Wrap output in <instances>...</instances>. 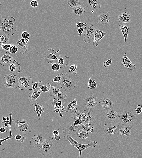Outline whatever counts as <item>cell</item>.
<instances>
[{
	"instance_id": "cell-6",
	"label": "cell",
	"mask_w": 142,
	"mask_h": 158,
	"mask_svg": "<svg viewBox=\"0 0 142 158\" xmlns=\"http://www.w3.org/2000/svg\"><path fill=\"white\" fill-rule=\"evenodd\" d=\"M50 96H54L58 98L65 100L67 97L66 90L61 85L60 83H54L51 81L50 83Z\"/></svg>"
},
{
	"instance_id": "cell-3",
	"label": "cell",
	"mask_w": 142,
	"mask_h": 158,
	"mask_svg": "<svg viewBox=\"0 0 142 158\" xmlns=\"http://www.w3.org/2000/svg\"><path fill=\"white\" fill-rule=\"evenodd\" d=\"M92 110L89 108H86L83 111H78L75 108L72 111V116L71 118L74 121L77 119H80L82 122V124L92 121H95L96 119L92 114Z\"/></svg>"
},
{
	"instance_id": "cell-59",
	"label": "cell",
	"mask_w": 142,
	"mask_h": 158,
	"mask_svg": "<svg viewBox=\"0 0 142 158\" xmlns=\"http://www.w3.org/2000/svg\"><path fill=\"white\" fill-rule=\"evenodd\" d=\"M2 126L5 128H7L9 127V125H8L5 122V121H3L2 122Z\"/></svg>"
},
{
	"instance_id": "cell-12",
	"label": "cell",
	"mask_w": 142,
	"mask_h": 158,
	"mask_svg": "<svg viewBox=\"0 0 142 158\" xmlns=\"http://www.w3.org/2000/svg\"><path fill=\"white\" fill-rule=\"evenodd\" d=\"M62 87L66 91H74L76 86L75 82L70 78L69 75L67 73L63 75V77L60 82Z\"/></svg>"
},
{
	"instance_id": "cell-21",
	"label": "cell",
	"mask_w": 142,
	"mask_h": 158,
	"mask_svg": "<svg viewBox=\"0 0 142 158\" xmlns=\"http://www.w3.org/2000/svg\"><path fill=\"white\" fill-rule=\"evenodd\" d=\"M121 62L122 65L124 67L131 71L135 68V65L132 63L130 60L127 57L126 53L124 54L122 57Z\"/></svg>"
},
{
	"instance_id": "cell-22",
	"label": "cell",
	"mask_w": 142,
	"mask_h": 158,
	"mask_svg": "<svg viewBox=\"0 0 142 158\" xmlns=\"http://www.w3.org/2000/svg\"><path fill=\"white\" fill-rule=\"evenodd\" d=\"M14 60V58L10 55V53L6 52L0 60V64L3 66H9Z\"/></svg>"
},
{
	"instance_id": "cell-48",
	"label": "cell",
	"mask_w": 142,
	"mask_h": 158,
	"mask_svg": "<svg viewBox=\"0 0 142 158\" xmlns=\"http://www.w3.org/2000/svg\"><path fill=\"white\" fill-rule=\"evenodd\" d=\"M136 113L139 115L142 112V105H139L135 108Z\"/></svg>"
},
{
	"instance_id": "cell-36",
	"label": "cell",
	"mask_w": 142,
	"mask_h": 158,
	"mask_svg": "<svg viewBox=\"0 0 142 158\" xmlns=\"http://www.w3.org/2000/svg\"><path fill=\"white\" fill-rule=\"evenodd\" d=\"M86 10V8L82 7L80 5L73 8L72 12L75 15L81 16L85 12Z\"/></svg>"
},
{
	"instance_id": "cell-52",
	"label": "cell",
	"mask_w": 142,
	"mask_h": 158,
	"mask_svg": "<svg viewBox=\"0 0 142 158\" xmlns=\"http://www.w3.org/2000/svg\"><path fill=\"white\" fill-rule=\"evenodd\" d=\"M30 4L32 7L36 8L38 6V3L36 0H32L30 2Z\"/></svg>"
},
{
	"instance_id": "cell-45",
	"label": "cell",
	"mask_w": 142,
	"mask_h": 158,
	"mask_svg": "<svg viewBox=\"0 0 142 158\" xmlns=\"http://www.w3.org/2000/svg\"><path fill=\"white\" fill-rule=\"evenodd\" d=\"M18 51V48L14 45H11L9 51L10 53L12 54H16L17 53Z\"/></svg>"
},
{
	"instance_id": "cell-43",
	"label": "cell",
	"mask_w": 142,
	"mask_h": 158,
	"mask_svg": "<svg viewBox=\"0 0 142 158\" xmlns=\"http://www.w3.org/2000/svg\"><path fill=\"white\" fill-rule=\"evenodd\" d=\"M60 99H61L54 96H51L50 97V101L53 107H54L56 103Z\"/></svg>"
},
{
	"instance_id": "cell-46",
	"label": "cell",
	"mask_w": 142,
	"mask_h": 158,
	"mask_svg": "<svg viewBox=\"0 0 142 158\" xmlns=\"http://www.w3.org/2000/svg\"><path fill=\"white\" fill-rule=\"evenodd\" d=\"M61 68L60 66L57 63H53L51 66V68L54 72H58Z\"/></svg>"
},
{
	"instance_id": "cell-20",
	"label": "cell",
	"mask_w": 142,
	"mask_h": 158,
	"mask_svg": "<svg viewBox=\"0 0 142 158\" xmlns=\"http://www.w3.org/2000/svg\"><path fill=\"white\" fill-rule=\"evenodd\" d=\"M45 139L40 134L34 135L30 141V145L33 147H39Z\"/></svg>"
},
{
	"instance_id": "cell-27",
	"label": "cell",
	"mask_w": 142,
	"mask_h": 158,
	"mask_svg": "<svg viewBox=\"0 0 142 158\" xmlns=\"http://www.w3.org/2000/svg\"><path fill=\"white\" fill-rule=\"evenodd\" d=\"M119 114L115 111L109 110H105L103 115L106 119L113 121L119 118Z\"/></svg>"
},
{
	"instance_id": "cell-61",
	"label": "cell",
	"mask_w": 142,
	"mask_h": 158,
	"mask_svg": "<svg viewBox=\"0 0 142 158\" xmlns=\"http://www.w3.org/2000/svg\"><path fill=\"white\" fill-rule=\"evenodd\" d=\"M2 120L3 121H7V118H6V117H3L2 118Z\"/></svg>"
},
{
	"instance_id": "cell-39",
	"label": "cell",
	"mask_w": 142,
	"mask_h": 158,
	"mask_svg": "<svg viewBox=\"0 0 142 158\" xmlns=\"http://www.w3.org/2000/svg\"><path fill=\"white\" fill-rule=\"evenodd\" d=\"M67 2L69 5L72 8L80 5L79 0H67Z\"/></svg>"
},
{
	"instance_id": "cell-32",
	"label": "cell",
	"mask_w": 142,
	"mask_h": 158,
	"mask_svg": "<svg viewBox=\"0 0 142 158\" xmlns=\"http://www.w3.org/2000/svg\"><path fill=\"white\" fill-rule=\"evenodd\" d=\"M119 20L122 23H129L131 21V15L126 12L123 13L119 15Z\"/></svg>"
},
{
	"instance_id": "cell-23",
	"label": "cell",
	"mask_w": 142,
	"mask_h": 158,
	"mask_svg": "<svg viewBox=\"0 0 142 158\" xmlns=\"http://www.w3.org/2000/svg\"><path fill=\"white\" fill-rule=\"evenodd\" d=\"M97 21L101 24H107L110 22V16L107 12H103L100 13L97 16Z\"/></svg>"
},
{
	"instance_id": "cell-25",
	"label": "cell",
	"mask_w": 142,
	"mask_h": 158,
	"mask_svg": "<svg viewBox=\"0 0 142 158\" xmlns=\"http://www.w3.org/2000/svg\"><path fill=\"white\" fill-rule=\"evenodd\" d=\"M70 60V58L69 57L61 54L58 57L57 63L60 65L61 68H65L69 65Z\"/></svg>"
},
{
	"instance_id": "cell-5",
	"label": "cell",
	"mask_w": 142,
	"mask_h": 158,
	"mask_svg": "<svg viewBox=\"0 0 142 158\" xmlns=\"http://www.w3.org/2000/svg\"><path fill=\"white\" fill-rule=\"evenodd\" d=\"M13 126L16 133L22 135H27L32 131L30 124L26 120H17L13 122Z\"/></svg>"
},
{
	"instance_id": "cell-38",
	"label": "cell",
	"mask_w": 142,
	"mask_h": 158,
	"mask_svg": "<svg viewBox=\"0 0 142 158\" xmlns=\"http://www.w3.org/2000/svg\"><path fill=\"white\" fill-rule=\"evenodd\" d=\"M88 88L91 90H95L97 88V85L95 80H93L90 77H89V80L88 83Z\"/></svg>"
},
{
	"instance_id": "cell-13",
	"label": "cell",
	"mask_w": 142,
	"mask_h": 158,
	"mask_svg": "<svg viewBox=\"0 0 142 158\" xmlns=\"http://www.w3.org/2000/svg\"><path fill=\"white\" fill-rule=\"evenodd\" d=\"M33 84L32 79L29 76L20 77L19 78L18 88L20 90L26 91L32 89Z\"/></svg>"
},
{
	"instance_id": "cell-51",
	"label": "cell",
	"mask_w": 142,
	"mask_h": 158,
	"mask_svg": "<svg viewBox=\"0 0 142 158\" xmlns=\"http://www.w3.org/2000/svg\"><path fill=\"white\" fill-rule=\"evenodd\" d=\"M112 63L111 60L109 59L103 63V66L107 68L111 65Z\"/></svg>"
},
{
	"instance_id": "cell-42",
	"label": "cell",
	"mask_w": 142,
	"mask_h": 158,
	"mask_svg": "<svg viewBox=\"0 0 142 158\" xmlns=\"http://www.w3.org/2000/svg\"><path fill=\"white\" fill-rule=\"evenodd\" d=\"M65 103L64 100L61 99L60 100L58 101L55 104L54 106V108H57L61 109L63 111L64 109V106L63 104Z\"/></svg>"
},
{
	"instance_id": "cell-2",
	"label": "cell",
	"mask_w": 142,
	"mask_h": 158,
	"mask_svg": "<svg viewBox=\"0 0 142 158\" xmlns=\"http://www.w3.org/2000/svg\"><path fill=\"white\" fill-rule=\"evenodd\" d=\"M62 132L64 136V140L66 141L69 142L71 145L77 149L79 152V156L82 155V151L89 148H94L96 147L98 143L96 141H93L89 144H83L73 139L68 133L67 128H62Z\"/></svg>"
},
{
	"instance_id": "cell-40",
	"label": "cell",
	"mask_w": 142,
	"mask_h": 158,
	"mask_svg": "<svg viewBox=\"0 0 142 158\" xmlns=\"http://www.w3.org/2000/svg\"><path fill=\"white\" fill-rule=\"evenodd\" d=\"M13 136V139H15L17 142L23 143L24 142V140L26 139V137L24 135H21V134H18L16 136Z\"/></svg>"
},
{
	"instance_id": "cell-11",
	"label": "cell",
	"mask_w": 142,
	"mask_h": 158,
	"mask_svg": "<svg viewBox=\"0 0 142 158\" xmlns=\"http://www.w3.org/2000/svg\"><path fill=\"white\" fill-rule=\"evenodd\" d=\"M121 125L120 122L112 121L105 125L103 130L106 134L109 135H113L118 133Z\"/></svg>"
},
{
	"instance_id": "cell-8",
	"label": "cell",
	"mask_w": 142,
	"mask_h": 158,
	"mask_svg": "<svg viewBox=\"0 0 142 158\" xmlns=\"http://www.w3.org/2000/svg\"><path fill=\"white\" fill-rule=\"evenodd\" d=\"M5 86L8 88L16 89L19 86V78L14 73L10 72L2 79Z\"/></svg>"
},
{
	"instance_id": "cell-37",
	"label": "cell",
	"mask_w": 142,
	"mask_h": 158,
	"mask_svg": "<svg viewBox=\"0 0 142 158\" xmlns=\"http://www.w3.org/2000/svg\"><path fill=\"white\" fill-rule=\"evenodd\" d=\"M10 37L2 32H0V45L1 47L5 44H8Z\"/></svg>"
},
{
	"instance_id": "cell-47",
	"label": "cell",
	"mask_w": 142,
	"mask_h": 158,
	"mask_svg": "<svg viewBox=\"0 0 142 158\" xmlns=\"http://www.w3.org/2000/svg\"><path fill=\"white\" fill-rule=\"evenodd\" d=\"M32 88L29 89L30 91H33L35 92H37L39 91L40 89L37 82H35L32 85Z\"/></svg>"
},
{
	"instance_id": "cell-55",
	"label": "cell",
	"mask_w": 142,
	"mask_h": 158,
	"mask_svg": "<svg viewBox=\"0 0 142 158\" xmlns=\"http://www.w3.org/2000/svg\"><path fill=\"white\" fill-rule=\"evenodd\" d=\"M74 124L77 126H78L82 124V121L79 119H77L74 121Z\"/></svg>"
},
{
	"instance_id": "cell-31",
	"label": "cell",
	"mask_w": 142,
	"mask_h": 158,
	"mask_svg": "<svg viewBox=\"0 0 142 158\" xmlns=\"http://www.w3.org/2000/svg\"><path fill=\"white\" fill-rule=\"evenodd\" d=\"M123 23L119 21V26L124 37L125 42L126 43L130 27L124 24Z\"/></svg>"
},
{
	"instance_id": "cell-19",
	"label": "cell",
	"mask_w": 142,
	"mask_h": 158,
	"mask_svg": "<svg viewBox=\"0 0 142 158\" xmlns=\"http://www.w3.org/2000/svg\"><path fill=\"white\" fill-rule=\"evenodd\" d=\"M99 103L105 110H111L115 106L113 102L109 98L106 97L102 99Z\"/></svg>"
},
{
	"instance_id": "cell-44",
	"label": "cell",
	"mask_w": 142,
	"mask_h": 158,
	"mask_svg": "<svg viewBox=\"0 0 142 158\" xmlns=\"http://www.w3.org/2000/svg\"><path fill=\"white\" fill-rule=\"evenodd\" d=\"M63 75L62 73L58 74V75L53 79L51 81L54 83H60L63 78Z\"/></svg>"
},
{
	"instance_id": "cell-7",
	"label": "cell",
	"mask_w": 142,
	"mask_h": 158,
	"mask_svg": "<svg viewBox=\"0 0 142 158\" xmlns=\"http://www.w3.org/2000/svg\"><path fill=\"white\" fill-rule=\"evenodd\" d=\"M136 114L130 111H125L120 113L119 116L120 122L122 125L132 126L134 122Z\"/></svg>"
},
{
	"instance_id": "cell-17",
	"label": "cell",
	"mask_w": 142,
	"mask_h": 158,
	"mask_svg": "<svg viewBox=\"0 0 142 158\" xmlns=\"http://www.w3.org/2000/svg\"><path fill=\"white\" fill-rule=\"evenodd\" d=\"M99 103V98L92 95H88L85 99L86 106L88 108L92 109L95 108Z\"/></svg>"
},
{
	"instance_id": "cell-28",
	"label": "cell",
	"mask_w": 142,
	"mask_h": 158,
	"mask_svg": "<svg viewBox=\"0 0 142 158\" xmlns=\"http://www.w3.org/2000/svg\"><path fill=\"white\" fill-rule=\"evenodd\" d=\"M33 106H34V110L35 112L37 113V119L39 120H40L41 116L42 113L45 112V109L43 105L37 102L32 104Z\"/></svg>"
},
{
	"instance_id": "cell-16",
	"label": "cell",
	"mask_w": 142,
	"mask_h": 158,
	"mask_svg": "<svg viewBox=\"0 0 142 158\" xmlns=\"http://www.w3.org/2000/svg\"><path fill=\"white\" fill-rule=\"evenodd\" d=\"M96 30V28L92 24L87 28L83 38L84 41L86 44L91 43L94 36Z\"/></svg>"
},
{
	"instance_id": "cell-60",
	"label": "cell",
	"mask_w": 142,
	"mask_h": 158,
	"mask_svg": "<svg viewBox=\"0 0 142 158\" xmlns=\"http://www.w3.org/2000/svg\"><path fill=\"white\" fill-rule=\"evenodd\" d=\"M55 139L56 140H60L61 139V136L60 135L55 137Z\"/></svg>"
},
{
	"instance_id": "cell-35",
	"label": "cell",
	"mask_w": 142,
	"mask_h": 158,
	"mask_svg": "<svg viewBox=\"0 0 142 158\" xmlns=\"http://www.w3.org/2000/svg\"><path fill=\"white\" fill-rule=\"evenodd\" d=\"M77 102L76 98H75L73 101L69 102L67 107L64 110L65 112H68L74 110L76 107Z\"/></svg>"
},
{
	"instance_id": "cell-54",
	"label": "cell",
	"mask_w": 142,
	"mask_h": 158,
	"mask_svg": "<svg viewBox=\"0 0 142 158\" xmlns=\"http://www.w3.org/2000/svg\"><path fill=\"white\" fill-rule=\"evenodd\" d=\"M76 25L77 27L78 28H79L84 26L86 27L87 26V23H84L81 22H79L77 23Z\"/></svg>"
},
{
	"instance_id": "cell-4",
	"label": "cell",
	"mask_w": 142,
	"mask_h": 158,
	"mask_svg": "<svg viewBox=\"0 0 142 158\" xmlns=\"http://www.w3.org/2000/svg\"><path fill=\"white\" fill-rule=\"evenodd\" d=\"M53 139L52 137L46 138L44 142L39 146V149L41 151L40 155L48 156L56 153V144Z\"/></svg>"
},
{
	"instance_id": "cell-62",
	"label": "cell",
	"mask_w": 142,
	"mask_h": 158,
	"mask_svg": "<svg viewBox=\"0 0 142 158\" xmlns=\"http://www.w3.org/2000/svg\"><path fill=\"white\" fill-rule=\"evenodd\" d=\"M6 118H7V121H10V117L8 116H6Z\"/></svg>"
},
{
	"instance_id": "cell-34",
	"label": "cell",
	"mask_w": 142,
	"mask_h": 158,
	"mask_svg": "<svg viewBox=\"0 0 142 158\" xmlns=\"http://www.w3.org/2000/svg\"><path fill=\"white\" fill-rule=\"evenodd\" d=\"M66 127L68 133L71 136L73 135L78 129L77 126L75 125L74 122L69 123L67 125Z\"/></svg>"
},
{
	"instance_id": "cell-15",
	"label": "cell",
	"mask_w": 142,
	"mask_h": 158,
	"mask_svg": "<svg viewBox=\"0 0 142 158\" xmlns=\"http://www.w3.org/2000/svg\"><path fill=\"white\" fill-rule=\"evenodd\" d=\"M60 51V49L56 51L52 49H48L46 51L45 55L43 56L44 61L50 64L52 63L56 60L58 61L59 56L56 53L59 52Z\"/></svg>"
},
{
	"instance_id": "cell-30",
	"label": "cell",
	"mask_w": 142,
	"mask_h": 158,
	"mask_svg": "<svg viewBox=\"0 0 142 158\" xmlns=\"http://www.w3.org/2000/svg\"><path fill=\"white\" fill-rule=\"evenodd\" d=\"M41 93V91L40 90L37 92H35L33 91L32 92H30L28 98L29 102L32 104L37 102V99L40 96Z\"/></svg>"
},
{
	"instance_id": "cell-57",
	"label": "cell",
	"mask_w": 142,
	"mask_h": 158,
	"mask_svg": "<svg viewBox=\"0 0 142 158\" xmlns=\"http://www.w3.org/2000/svg\"><path fill=\"white\" fill-rule=\"evenodd\" d=\"M52 133H53V136H54V137L57 136L59 135V132L56 130H54V131H53L52 132Z\"/></svg>"
},
{
	"instance_id": "cell-26",
	"label": "cell",
	"mask_w": 142,
	"mask_h": 158,
	"mask_svg": "<svg viewBox=\"0 0 142 158\" xmlns=\"http://www.w3.org/2000/svg\"><path fill=\"white\" fill-rule=\"evenodd\" d=\"M86 4L90 9L96 10L101 7L100 0H86Z\"/></svg>"
},
{
	"instance_id": "cell-50",
	"label": "cell",
	"mask_w": 142,
	"mask_h": 158,
	"mask_svg": "<svg viewBox=\"0 0 142 158\" xmlns=\"http://www.w3.org/2000/svg\"><path fill=\"white\" fill-rule=\"evenodd\" d=\"M86 28H87L86 26L78 28L77 30L78 36H82V34L84 32V31L86 30Z\"/></svg>"
},
{
	"instance_id": "cell-49",
	"label": "cell",
	"mask_w": 142,
	"mask_h": 158,
	"mask_svg": "<svg viewBox=\"0 0 142 158\" xmlns=\"http://www.w3.org/2000/svg\"><path fill=\"white\" fill-rule=\"evenodd\" d=\"M22 38L26 39H29V34L27 31H23L21 34Z\"/></svg>"
},
{
	"instance_id": "cell-1",
	"label": "cell",
	"mask_w": 142,
	"mask_h": 158,
	"mask_svg": "<svg viewBox=\"0 0 142 158\" xmlns=\"http://www.w3.org/2000/svg\"><path fill=\"white\" fill-rule=\"evenodd\" d=\"M17 25L13 17L3 16L1 20V31L13 36L17 31Z\"/></svg>"
},
{
	"instance_id": "cell-63",
	"label": "cell",
	"mask_w": 142,
	"mask_h": 158,
	"mask_svg": "<svg viewBox=\"0 0 142 158\" xmlns=\"http://www.w3.org/2000/svg\"><path fill=\"white\" fill-rule=\"evenodd\" d=\"M5 122L8 125H9L10 124V122L9 121H5Z\"/></svg>"
},
{
	"instance_id": "cell-41",
	"label": "cell",
	"mask_w": 142,
	"mask_h": 158,
	"mask_svg": "<svg viewBox=\"0 0 142 158\" xmlns=\"http://www.w3.org/2000/svg\"><path fill=\"white\" fill-rule=\"evenodd\" d=\"M77 65H72L70 66L69 72L72 75H75L77 73Z\"/></svg>"
},
{
	"instance_id": "cell-18",
	"label": "cell",
	"mask_w": 142,
	"mask_h": 158,
	"mask_svg": "<svg viewBox=\"0 0 142 158\" xmlns=\"http://www.w3.org/2000/svg\"><path fill=\"white\" fill-rule=\"evenodd\" d=\"M29 39H26L23 38H20L16 43V44L20 51V53L24 54L28 49V42Z\"/></svg>"
},
{
	"instance_id": "cell-9",
	"label": "cell",
	"mask_w": 142,
	"mask_h": 158,
	"mask_svg": "<svg viewBox=\"0 0 142 158\" xmlns=\"http://www.w3.org/2000/svg\"><path fill=\"white\" fill-rule=\"evenodd\" d=\"M92 136L86 131L78 128L75 133L71 136L79 143H84L90 142Z\"/></svg>"
},
{
	"instance_id": "cell-56",
	"label": "cell",
	"mask_w": 142,
	"mask_h": 158,
	"mask_svg": "<svg viewBox=\"0 0 142 158\" xmlns=\"http://www.w3.org/2000/svg\"><path fill=\"white\" fill-rule=\"evenodd\" d=\"M55 111L54 112L58 113L60 114V116L61 118H62L63 117V115L61 113V111L60 109L55 108Z\"/></svg>"
},
{
	"instance_id": "cell-24",
	"label": "cell",
	"mask_w": 142,
	"mask_h": 158,
	"mask_svg": "<svg viewBox=\"0 0 142 158\" xmlns=\"http://www.w3.org/2000/svg\"><path fill=\"white\" fill-rule=\"evenodd\" d=\"M105 33L96 29L93 42V46L96 47L98 46L101 40L105 36Z\"/></svg>"
},
{
	"instance_id": "cell-53",
	"label": "cell",
	"mask_w": 142,
	"mask_h": 158,
	"mask_svg": "<svg viewBox=\"0 0 142 158\" xmlns=\"http://www.w3.org/2000/svg\"><path fill=\"white\" fill-rule=\"evenodd\" d=\"M11 45L10 44H7L3 45L1 47L3 49L6 51H9Z\"/></svg>"
},
{
	"instance_id": "cell-33",
	"label": "cell",
	"mask_w": 142,
	"mask_h": 158,
	"mask_svg": "<svg viewBox=\"0 0 142 158\" xmlns=\"http://www.w3.org/2000/svg\"><path fill=\"white\" fill-rule=\"evenodd\" d=\"M38 85L41 92H50V83H45L42 81H39L38 83Z\"/></svg>"
},
{
	"instance_id": "cell-14",
	"label": "cell",
	"mask_w": 142,
	"mask_h": 158,
	"mask_svg": "<svg viewBox=\"0 0 142 158\" xmlns=\"http://www.w3.org/2000/svg\"><path fill=\"white\" fill-rule=\"evenodd\" d=\"M77 128L86 131L92 136L95 135L98 132L97 126L95 121L90 122L86 124L77 126Z\"/></svg>"
},
{
	"instance_id": "cell-10",
	"label": "cell",
	"mask_w": 142,
	"mask_h": 158,
	"mask_svg": "<svg viewBox=\"0 0 142 158\" xmlns=\"http://www.w3.org/2000/svg\"><path fill=\"white\" fill-rule=\"evenodd\" d=\"M132 128V126L122 125L118 132L117 140L118 141L121 143L126 142L131 135Z\"/></svg>"
},
{
	"instance_id": "cell-58",
	"label": "cell",
	"mask_w": 142,
	"mask_h": 158,
	"mask_svg": "<svg viewBox=\"0 0 142 158\" xmlns=\"http://www.w3.org/2000/svg\"><path fill=\"white\" fill-rule=\"evenodd\" d=\"M0 131H1V132L2 133H4L5 132H7L9 133L6 130L5 128L4 127H1V129H0Z\"/></svg>"
},
{
	"instance_id": "cell-29",
	"label": "cell",
	"mask_w": 142,
	"mask_h": 158,
	"mask_svg": "<svg viewBox=\"0 0 142 158\" xmlns=\"http://www.w3.org/2000/svg\"><path fill=\"white\" fill-rule=\"evenodd\" d=\"M9 71L10 72L16 73H20L21 71L20 64L14 60V62L9 66Z\"/></svg>"
}]
</instances>
